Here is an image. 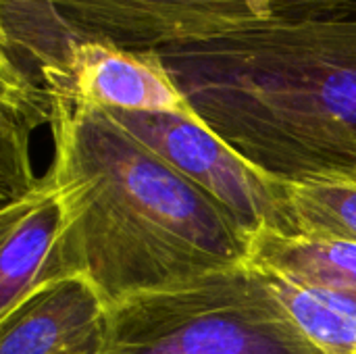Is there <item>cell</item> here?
I'll return each mask as SVG.
<instances>
[{
  "mask_svg": "<svg viewBox=\"0 0 356 354\" xmlns=\"http://www.w3.org/2000/svg\"><path fill=\"white\" fill-rule=\"evenodd\" d=\"M58 273L115 303L248 259V232L104 108L52 100Z\"/></svg>",
  "mask_w": 356,
  "mask_h": 354,
  "instance_id": "1",
  "label": "cell"
},
{
  "mask_svg": "<svg viewBox=\"0 0 356 354\" xmlns=\"http://www.w3.org/2000/svg\"><path fill=\"white\" fill-rule=\"evenodd\" d=\"M156 52L196 115L265 171L356 165V2Z\"/></svg>",
  "mask_w": 356,
  "mask_h": 354,
  "instance_id": "2",
  "label": "cell"
},
{
  "mask_svg": "<svg viewBox=\"0 0 356 354\" xmlns=\"http://www.w3.org/2000/svg\"><path fill=\"white\" fill-rule=\"evenodd\" d=\"M100 354H319L248 265L108 307Z\"/></svg>",
  "mask_w": 356,
  "mask_h": 354,
  "instance_id": "3",
  "label": "cell"
},
{
  "mask_svg": "<svg viewBox=\"0 0 356 354\" xmlns=\"http://www.w3.org/2000/svg\"><path fill=\"white\" fill-rule=\"evenodd\" d=\"M108 113L121 127L229 211L248 236L259 227L294 232L286 179L252 163L200 117L173 113Z\"/></svg>",
  "mask_w": 356,
  "mask_h": 354,
  "instance_id": "4",
  "label": "cell"
},
{
  "mask_svg": "<svg viewBox=\"0 0 356 354\" xmlns=\"http://www.w3.org/2000/svg\"><path fill=\"white\" fill-rule=\"evenodd\" d=\"M79 40L156 52L271 19L267 0H27Z\"/></svg>",
  "mask_w": 356,
  "mask_h": 354,
  "instance_id": "5",
  "label": "cell"
},
{
  "mask_svg": "<svg viewBox=\"0 0 356 354\" xmlns=\"http://www.w3.org/2000/svg\"><path fill=\"white\" fill-rule=\"evenodd\" d=\"M52 100L77 106L173 113L198 117L159 52L119 48L108 42L75 40L67 54L35 73Z\"/></svg>",
  "mask_w": 356,
  "mask_h": 354,
  "instance_id": "6",
  "label": "cell"
},
{
  "mask_svg": "<svg viewBox=\"0 0 356 354\" xmlns=\"http://www.w3.org/2000/svg\"><path fill=\"white\" fill-rule=\"evenodd\" d=\"M108 305L92 284L65 275L0 319V354H100Z\"/></svg>",
  "mask_w": 356,
  "mask_h": 354,
  "instance_id": "7",
  "label": "cell"
},
{
  "mask_svg": "<svg viewBox=\"0 0 356 354\" xmlns=\"http://www.w3.org/2000/svg\"><path fill=\"white\" fill-rule=\"evenodd\" d=\"M60 225L63 204L48 175L4 202L0 213V319L40 286L63 277L56 267Z\"/></svg>",
  "mask_w": 356,
  "mask_h": 354,
  "instance_id": "8",
  "label": "cell"
},
{
  "mask_svg": "<svg viewBox=\"0 0 356 354\" xmlns=\"http://www.w3.org/2000/svg\"><path fill=\"white\" fill-rule=\"evenodd\" d=\"M248 263V261H246ZM319 354H356V292L248 263Z\"/></svg>",
  "mask_w": 356,
  "mask_h": 354,
  "instance_id": "9",
  "label": "cell"
},
{
  "mask_svg": "<svg viewBox=\"0 0 356 354\" xmlns=\"http://www.w3.org/2000/svg\"><path fill=\"white\" fill-rule=\"evenodd\" d=\"M246 261L327 288L356 292V242L259 227L248 236Z\"/></svg>",
  "mask_w": 356,
  "mask_h": 354,
  "instance_id": "10",
  "label": "cell"
},
{
  "mask_svg": "<svg viewBox=\"0 0 356 354\" xmlns=\"http://www.w3.org/2000/svg\"><path fill=\"white\" fill-rule=\"evenodd\" d=\"M286 192L294 232L356 242V165L290 177Z\"/></svg>",
  "mask_w": 356,
  "mask_h": 354,
  "instance_id": "11",
  "label": "cell"
},
{
  "mask_svg": "<svg viewBox=\"0 0 356 354\" xmlns=\"http://www.w3.org/2000/svg\"><path fill=\"white\" fill-rule=\"evenodd\" d=\"M356 0H267L271 8V19H284V17H298L307 15L313 10L321 8H332V6H342V4H353Z\"/></svg>",
  "mask_w": 356,
  "mask_h": 354,
  "instance_id": "12",
  "label": "cell"
}]
</instances>
